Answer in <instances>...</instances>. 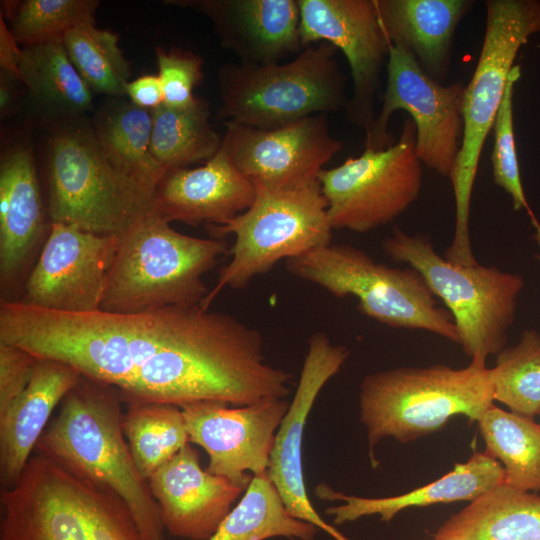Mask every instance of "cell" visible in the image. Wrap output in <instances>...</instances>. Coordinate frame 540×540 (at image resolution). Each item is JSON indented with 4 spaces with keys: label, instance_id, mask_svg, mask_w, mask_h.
<instances>
[{
    "label": "cell",
    "instance_id": "cell-1",
    "mask_svg": "<svg viewBox=\"0 0 540 540\" xmlns=\"http://www.w3.org/2000/svg\"><path fill=\"white\" fill-rule=\"evenodd\" d=\"M0 341L68 364L126 403L246 406L290 393L291 374L266 361L258 330L200 306L65 313L2 299Z\"/></svg>",
    "mask_w": 540,
    "mask_h": 540
},
{
    "label": "cell",
    "instance_id": "cell-2",
    "mask_svg": "<svg viewBox=\"0 0 540 540\" xmlns=\"http://www.w3.org/2000/svg\"><path fill=\"white\" fill-rule=\"evenodd\" d=\"M121 397L82 376L36 444L37 454L114 491L129 508L142 540H164L159 507L123 433Z\"/></svg>",
    "mask_w": 540,
    "mask_h": 540
},
{
    "label": "cell",
    "instance_id": "cell-3",
    "mask_svg": "<svg viewBox=\"0 0 540 540\" xmlns=\"http://www.w3.org/2000/svg\"><path fill=\"white\" fill-rule=\"evenodd\" d=\"M0 506V540H142L114 491L41 454L1 489Z\"/></svg>",
    "mask_w": 540,
    "mask_h": 540
},
{
    "label": "cell",
    "instance_id": "cell-4",
    "mask_svg": "<svg viewBox=\"0 0 540 540\" xmlns=\"http://www.w3.org/2000/svg\"><path fill=\"white\" fill-rule=\"evenodd\" d=\"M222 238L180 233L155 213L118 236L100 310L139 313L200 306L203 276L228 251Z\"/></svg>",
    "mask_w": 540,
    "mask_h": 540
},
{
    "label": "cell",
    "instance_id": "cell-5",
    "mask_svg": "<svg viewBox=\"0 0 540 540\" xmlns=\"http://www.w3.org/2000/svg\"><path fill=\"white\" fill-rule=\"evenodd\" d=\"M46 166L51 223L120 236L155 213L154 194L112 165L86 118L50 127Z\"/></svg>",
    "mask_w": 540,
    "mask_h": 540
},
{
    "label": "cell",
    "instance_id": "cell-6",
    "mask_svg": "<svg viewBox=\"0 0 540 540\" xmlns=\"http://www.w3.org/2000/svg\"><path fill=\"white\" fill-rule=\"evenodd\" d=\"M486 27L473 76L462 101L463 135L450 179L455 199V230L444 257L475 265L469 217L473 186L484 142L503 99L514 60L531 35L540 33V0H488Z\"/></svg>",
    "mask_w": 540,
    "mask_h": 540
},
{
    "label": "cell",
    "instance_id": "cell-7",
    "mask_svg": "<svg viewBox=\"0 0 540 540\" xmlns=\"http://www.w3.org/2000/svg\"><path fill=\"white\" fill-rule=\"evenodd\" d=\"M359 397L373 460L374 446L385 437L416 440L456 415L478 421L494 401L491 370L472 363L461 369L437 364L372 373L363 379Z\"/></svg>",
    "mask_w": 540,
    "mask_h": 540
},
{
    "label": "cell",
    "instance_id": "cell-8",
    "mask_svg": "<svg viewBox=\"0 0 540 540\" xmlns=\"http://www.w3.org/2000/svg\"><path fill=\"white\" fill-rule=\"evenodd\" d=\"M327 42L305 47L293 60L272 64H227L219 69L217 117L263 130L305 117L346 109V79Z\"/></svg>",
    "mask_w": 540,
    "mask_h": 540
},
{
    "label": "cell",
    "instance_id": "cell-9",
    "mask_svg": "<svg viewBox=\"0 0 540 540\" xmlns=\"http://www.w3.org/2000/svg\"><path fill=\"white\" fill-rule=\"evenodd\" d=\"M382 249L392 260L417 270L444 302L470 363L486 367L488 357L505 348L524 286L521 275L479 263H453L436 252L430 237L399 228L383 241Z\"/></svg>",
    "mask_w": 540,
    "mask_h": 540
},
{
    "label": "cell",
    "instance_id": "cell-10",
    "mask_svg": "<svg viewBox=\"0 0 540 540\" xmlns=\"http://www.w3.org/2000/svg\"><path fill=\"white\" fill-rule=\"evenodd\" d=\"M286 268L336 297H356L358 310L380 323L459 343L450 312L438 306L422 275L410 266L389 267L352 245L331 243L286 260Z\"/></svg>",
    "mask_w": 540,
    "mask_h": 540
},
{
    "label": "cell",
    "instance_id": "cell-11",
    "mask_svg": "<svg viewBox=\"0 0 540 540\" xmlns=\"http://www.w3.org/2000/svg\"><path fill=\"white\" fill-rule=\"evenodd\" d=\"M255 190L247 210L221 225H207L212 237L233 235L235 241L231 260L220 270L202 309L207 310L224 288L245 287L279 261L331 244L333 227L319 182L298 190Z\"/></svg>",
    "mask_w": 540,
    "mask_h": 540
},
{
    "label": "cell",
    "instance_id": "cell-12",
    "mask_svg": "<svg viewBox=\"0 0 540 540\" xmlns=\"http://www.w3.org/2000/svg\"><path fill=\"white\" fill-rule=\"evenodd\" d=\"M318 181L333 229L366 233L392 222L418 198L422 185L412 119H404L390 146L365 148L360 156L323 169Z\"/></svg>",
    "mask_w": 540,
    "mask_h": 540
},
{
    "label": "cell",
    "instance_id": "cell-13",
    "mask_svg": "<svg viewBox=\"0 0 540 540\" xmlns=\"http://www.w3.org/2000/svg\"><path fill=\"white\" fill-rule=\"evenodd\" d=\"M464 89L460 83L443 85L434 80L410 52L390 44L383 103L366 132L365 148L379 150L393 144L390 117L404 110L416 128V153L422 164L450 176L463 135Z\"/></svg>",
    "mask_w": 540,
    "mask_h": 540
},
{
    "label": "cell",
    "instance_id": "cell-14",
    "mask_svg": "<svg viewBox=\"0 0 540 540\" xmlns=\"http://www.w3.org/2000/svg\"><path fill=\"white\" fill-rule=\"evenodd\" d=\"M225 125L221 147L254 187L287 191L317 184L324 165L342 150L325 113L272 130Z\"/></svg>",
    "mask_w": 540,
    "mask_h": 540
},
{
    "label": "cell",
    "instance_id": "cell-15",
    "mask_svg": "<svg viewBox=\"0 0 540 540\" xmlns=\"http://www.w3.org/2000/svg\"><path fill=\"white\" fill-rule=\"evenodd\" d=\"M303 47L327 42L345 55L353 81L346 108L351 122L367 132L375 120L380 73L390 43L375 0H297Z\"/></svg>",
    "mask_w": 540,
    "mask_h": 540
},
{
    "label": "cell",
    "instance_id": "cell-16",
    "mask_svg": "<svg viewBox=\"0 0 540 540\" xmlns=\"http://www.w3.org/2000/svg\"><path fill=\"white\" fill-rule=\"evenodd\" d=\"M289 404L273 399L246 406L201 401L181 408L189 440L209 457L207 471L244 491L253 475L266 472L278 428Z\"/></svg>",
    "mask_w": 540,
    "mask_h": 540
},
{
    "label": "cell",
    "instance_id": "cell-17",
    "mask_svg": "<svg viewBox=\"0 0 540 540\" xmlns=\"http://www.w3.org/2000/svg\"><path fill=\"white\" fill-rule=\"evenodd\" d=\"M117 247L118 236L51 223L20 301L65 313L100 310L106 275Z\"/></svg>",
    "mask_w": 540,
    "mask_h": 540
},
{
    "label": "cell",
    "instance_id": "cell-18",
    "mask_svg": "<svg viewBox=\"0 0 540 540\" xmlns=\"http://www.w3.org/2000/svg\"><path fill=\"white\" fill-rule=\"evenodd\" d=\"M348 356L347 347L333 344L324 333L310 336L293 401L276 433L266 470L287 511L327 532L335 540L350 539L328 524L311 504L304 481L302 441L307 418L318 394L339 372Z\"/></svg>",
    "mask_w": 540,
    "mask_h": 540
},
{
    "label": "cell",
    "instance_id": "cell-19",
    "mask_svg": "<svg viewBox=\"0 0 540 540\" xmlns=\"http://www.w3.org/2000/svg\"><path fill=\"white\" fill-rule=\"evenodd\" d=\"M147 481L165 530L189 540L210 539L245 492L227 478L204 470L190 444Z\"/></svg>",
    "mask_w": 540,
    "mask_h": 540
},
{
    "label": "cell",
    "instance_id": "cell-20",
    "mask_svg": "<svg viewBox=\"0 0 540 540\" xmlns=\"http://www.w3.org/2000/svg\"><path fill=\"white\" fill-rule=\"evenodd\" d=\"M170 3L194 9L210 19L221 44L241 63L272 64L300 53L297 0H181Z\"/></svg>",
    "mask_w": 540,
    "mask_h": 540
},
{
    "label": "cell",
    "instance_id": "cell-21",
    "mask_svg": "<svg viewBox=\"0 0 540 540\" xmlns=\"http://www.w3.org/2000/svg\"><path fill=\"white\" fill-rule=\"evenodd\" d=\"M256 190L222 147L203 166L168 170L154 193L160 218L186 224L221 225L247 210Z\"/></svg>",
    "mask_w": 540,
    "mask_h": 540
},
{
    "label": "cell",
    "instance_id": "cell-22",
    "mask_svg": "<svg viewBox=\"0 0 540 540\" xmlns=\"http://www.w3.org/2000/svg\"><path fill=\"white\" fill-rule=\"evenodd\" d=\"M44 208L31 149H7L0 163V284L7 291L23 274L45 232Z\"/></svg>",
    "mask_w": 540,
    "mask_h": 540
},
{
    "label": "cell",
    "instance_id": "cell-23",
    "mask_svg": "<svg viewBox=\"0 0 540 540\" xmlns=\"http://www.w3.org/2000/svg\"><path fill=\"white\" fill-rule=\"evenodd\" d=\"M81 377L80 372L68 364L37 358L28 385L0 415L1 489L16 484L54 408Z\"/></svg>",
    "mask_w": 540,
    "mask_h": 540
},
{
    "label": "cell",
    "instance_id": "cell-24",
    "mask_svg": "<svg viewBox=\"0 0 540 540\" xmlns=\"http://www.w3.org/2000/svg\"><path fill=\"white\" fill-rule=\"evenodd\" d=\"M504 477L500 462L485 452H476L436 481L397 496L364 498L345 495L325 484L316 486L315 492L321 499L344 502L326 509V514L333 517L336 525L370 515H379L381 521L389 522L400 511L410 507L460 500L471 502L503 484Z\"/></svg>",
    "mask_w": 540,
    "mask_h": 540
},
{
    "label": "cell",
    "instance_id": "cell-25",
    "mask_svg": "<svg viewBox=\"0 0 540 540\" xmlns=\"http://www.w3.org/2000/svg\"><path fill=\"white\" fill-rule=\"evenodd\" d=\"M391 45L410 52L431 78L448 75L454 34L472 6L467 0H375Z\"/></svg>",
    "mask_w": 540,
    "mask_h": 540
},
{
    "label": "cell",
    "instance_id": "cell-26",
    "mask_svg": "<svg viewBox=\"0 0 540 540\" xmlns=\"http://www.w3.org/2000/svg\"><path fill=\"white\" fill-rule=\"evenodd\" d=\"M28 102L49 127L85 118L92 91L68 57L62 39L23 46L18 65Z\"/></svg>",
    "mask_w": 540,
    "mask_h": 540
},
{
    "label": "cell",
    "instance_id": "cell-27",
    "mask_svg": "<svg viewBox=\"0 0 540 540\" xmlns=\"http://www.w3.org/2000/svg\"><path fill=\"white\" fill-rule=\"evenodd\" d=\"M433 540H540V496L501 484L447 519Z\"/></svg>",
    "mask_w": 540,
    "mask_h": 540
},
{
    "label": "cell",
    "instance_id": "cell-28",
    "mask_svg": "<svg viewBox=\"0 0 540 540\" xmlns=\"http://www.w3.org/2000/svg\"><path fill=\"white\" fill-rule=\"evenodd\" d=\"M92 127L112 165L154 194L167 170L151 153L152 111L112 101L96 113Z\"/></svg>",
    "mask_w": 540,
    "mask_h": 540
},
{
    "label": "cell",
    "instance_id": "cell-29",
    "mask_svg": "<svg viewBox=\"0 0 540 540\" xmlns=\"http://www.w3.org/2000/svg\"><path fill=\"white\" fill-rule=\"evenodd\" d=\"M485 453L504 468L505 485L540 491V424L494 405L477 421Z\"/></svg>",
    "mask_w": 540,
    "mask_h": 540
},
{
    "label": "cell",
    "instance_id": "cell-30",
    "mask_svg": "<svg viewBox=\"0 0 540 540\" xmlns=\"http://www.w3.org/2000/svg\"><path fill=\"white\" fill-rule=\"evenodd\" d=\"M316 532L314 525L287 511L276 487L263 472L253 475L242 498L208 540H314Z\"/></svg>",
    "mask_w": 540,
    "mask_h": 540
},
{
    "label": "cell",
    "instance_id": "cell-31",
    "mask_svg": "<svg viewBox=\"0 0 540 540\" xmlns=\"http://www.w3.org/2000/svg\"><path fill=\"white\" fill-rule=\"evenodd\" d=\"M205 100L183 108L164 104L152 111L151 153L168 171L208 161L220 149L222 138L209 122Z\"/></svg>",
    "mask_w": 540,
    "mask_h": 540
},
{
    "label": "cell",
    "instance_id": "cell-32",
    "mask_svg": "<svg viewBox=\"0 0 540 540\" xmlns=\"http://www.w3.org/2000/svg\"><path fill=\"white\" fill-rule=\"evenodd\" d=\"M122 428L135 465L146 480L190 443L182 410L173 404L128 402Z\"/></svg>",
    "mask_w": 540,
    "mask_h": 540
},
{
    "label": "cell",
    "instance_id": "cell-33",
    "mask_svg": "<svg viewBox=\"0 0 540 540\" xmlns=\"http://www.w3.org/2000/svg\"><path fill=\"white\" fill-rule=\"evenodd\" d=\"M62 40L69 59L92 92L126 95L131 69L118 35L87 23L66 32Z\"/></svg>",
    "mask_w": 540,
    "mask_h": 540
},
{
    "label": "cell",
    "instance_id": "cell-34",
    "mask_svg": "<svg viewBox=\"0 0 540 540\" xmlns=\"http://www.w3.org/2000/svg\"><path fill=\"white\" fill-rule=\"evenodd\" d=\"M491 370L493 398L512 413L540 415V334L524 330L520 341L502 349Z\"/></svg>",
    "mask_w": 540,
    "mask_h": 540
},
{
    "label": "cell",
    "instance_id": "cell-35",
    "mask_svg": "<svg viewBox=\"0 0 540 540\" xmlns=\"http://www.w3.org/2000/svg\"><path fill=\"white\" fill-rule=\"evenodd\" d=\"M99 4L96 0H26L13 10L10 32L23 46L63 39L75 27L95 23Z\"/></svg>",
    "mask_w": 540,
    "mask_h": 540
},
{
    "label": "cell",
    "instance_id": "cell-36",
    "mask_svg": "<svg viewBox=\"0 0 540 540\" xmlns=\"http://www.w3.org/2000/svg\"><path fill=\"white\" fill-rule=\"evenodd\" d=\"M520 76V66L514 65L492 127L494 147L491 161L494 182L510 195L514 210L526 209L530 215L532 211L523 190L514 136L513 92Z\"/></svg>",
    "mask_w": 540,
    "mask_h": 540
},
{
    "label": "cell",
    "instance_id": "cell-37",
    "mask_svg": "<svg viewBox=\"0 0 540 540\" xmlns=\"http://www.w3.org/2000/svg\"><path fill=\"white\" fill-rule=\"evenodd\" d=\"M158 76L161 81L164 105L183 108L193 104V91L203 78V59L191 51L157 47Z\"/></svg>",
    "mask_w": 540,
    "mask_h": 540
},
{
    "label": "cell",
    "instance_id": "cell-38",
    "mask_svg": "<svg viewBox=\"0 0 540 540\" xmlns=\"http://www.w3.org/2000/svg\"><path fill=\"white\" fill-rule=\"evenodd\" d=\"M36 360L23 348L0 341V415L28 385Z\"/></svg>",
    "mask_w": 540,
    "mask_h": 540
},
{
    "label": "cell",
    "instance_id": "cell-39",
    "mask_svg": "<svg viewBox=\"0 0 540 540\" xmlns=\"http://www.w3.org/2000/svg\"><path fill=\"white\" fill-rule=\"evenodd\" d=\"M129 101L146 110L153 111L164 104V94L158 75H142L130 81L126 87Z\"/></svg>",
    "mask_w": 540,
    "mask_h": 540
},
{
    "label": "cell",
    "instance_id": "cell-40",
    "mask_svg": "<svg viewBox=\"0 0 540 540\" xmlns=\"http://www.w3.org/2000/svg\"><path fill=\"white\" fill-rule=\"evenodd\" d=\"M0 43L1 71L10 73L20 79L18 65L21 48L18 47V43L13 38L10 30L5 26L3 20H1Z\"/></svg>",
    "mask_w": 540,
    "mask_h": 540
},
{
    "label": "cell",
    "instance_id": "cell-41",
    "mask_svg": "<svg viewBox=\"0 0 540 540\" xmlns=\"http://www.w3.org/2000/svg\"><path fill=\"white\" fill-rule=\"evenodd\" d=\"M20 79L16 76L1 71L0 74V112L2 117H6L12 112L16 104L17 83Z\"/></svg>",
    "mask_w": 540,
    "mask_h": 540
},
{
    "label": "cell",
    "instance_id": "cell-42",
    "mask_svg": "<svg viewBox=\"0 0 540 540\" xmlns=\"http://www.w3.org/2000/svg\"><path fill=\"white\" fill-rule=\"evenodd\" d=\"M530 218H531V222H532V225L535 229V232H534V239L535 241L537 242L538 246H539V249H540V223L539 221L537 220V218L535 217V215L532 213L530 214ZM536 258L540 261V252L539 254L536 255Z\"/></svg>",
    "mask_w": 540,
    "mask_h": 540
},
{
    "label": "cell",
    "instance_id": "cell-43",
    "mask_svg": "<svg viewBox=\"0 0 540 540\" xmlns=\"http://www.w3.org/2000/svg\"><path fill=\"white\" fill-rule=\"evenodd\" d=\"M538 47L540 48V43H539Z\"/></svg>",
    "mask_w": 540,
    "mask_h": 540
}]
</instances>
